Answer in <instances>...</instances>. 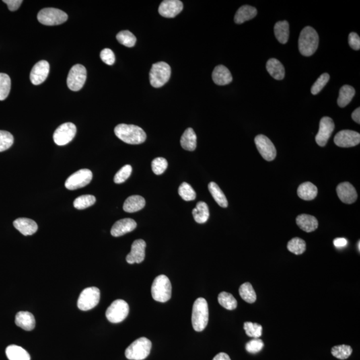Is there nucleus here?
<instances>
[{
    "instance_id": "f257e3e1",
    "label": "nucleus",
    "mask_w": 360,
    "mask_h": 360,
    "mask_svg": "<svg viewBox=\"0 0 360 360\" xmlns=\"http://www.w3.org/2000/svg\"><path fill=\"white\" fill-rule=\"evenodd\" d=\"M114 133L119 139L132 145L144 143L147 137L146 134L139 126L124 124L117 126Z\"/></svg>"
},
{
    "instance_id": "f03ea898",
    "label": "nucleus",
    "mask_w": 360,
    "mask_h": 360,
    "mask_svg": "<svg viewBox=\"0 0 360 360\" xmlns=\"http://www.w3.org/2000/svg\"><path fill=\"white\" fill-rule=\"evenodd\" d=\"M319 46V36L316 31L310 26L303 28L299 35V51L303 56H312Z\"/></svg>"
},
{
    "instance_id": "7ed1b4c3",
    "label": "nucleus",
    "mask_w": 360,
    "mask_h": 360,
    "mask_svg": "<svg viewBox=\"0 0 360 360\" xmlns=\"http://www.w3.org/2000/svg\"><path fill=\"white\" fill-rule=\"evenodd\" d=\"M209 320V309L207 301L199 297L194 303L192 309V322L194 330L202 332L206 328Z\"/></svg>"
},
{
    "instance_id": "20e7f679",
    "label": "nucleus",
    "mask_w": 360,
    "mask_h": 360,
    "mask_svg": "<svg viewBox=\"0 0 360 360\" xmlns=\"http://www.w3.org/2000/svg\"><path fill=\"white\" fill-rule=\"evenodd\" d=\"M151 295L154 300L164 303L172 296V284L165 275L157 276L151 286Z\"/></svg>"
},
{
    "instance_id": "39448f33",
    "label": "nucleus",
    "mask_w": 360,
    "mask_h": 360,
    "mask_svg": "<svg viewBox=\"0 0 360 360\" xmlns=\"http://www.w3.org/2000/svg\"><path fill=\"white\" fill-rule=\"evenodd\" d=\"M151 342L146 338L135 340L126 350V357L130 360H145L150 354Z\"/></svg>"
},
{
    "instance_id": "423d86ee",
    "label": "nucleus",
    "mask_w": 360,
    "mask_h": 360,
    "mask_svg": "<svg viewBox=\"0 0 360 360\" xmlns=\"http://www.w3.org/2000/svg\"><path fill=\"white\" fill-rule=\"evenodd\" d=\"M171 76V68L164 62L153 64L149 72V81L155 88L162 87L169 81Z\"/></svg>"
},
{
    "instance_id": "0eeeda50",
    "label": "nucleus",
    "mask_w": 360,
    "mask_h": 360,
    "mask_svg": "<svg viewBox=\"0 0 360 360\" xmlns=\"http://www.w3.org/2000/svg\"><path fill=\"white\" fill-rule=\"evenodd\" d=\"M68 18L67 13L53 7L42 9L38 14V21L46 26H57L62 24L66 22Z\"/></svg>"
},
{
    "instance_id": "6e6552de",
    "label": "nucleus",
    "mask_w": 360,
    "mask_h": 360,
    "mask_svg": "<svg viewBox=\"0 0 360 360\" xmlns=\"http://www.w3.org/2000/svg\"><path fill=\"white\" fill-rule=\"evenodd\" d=\"M130 307L123 299H117L107 309L106 316L109 322L118 324L123 322L129 314Z\"/></svg>"
},
{
    "instance_id": "1a4fd4ad",
    "label": "nucleus",
    "mask_w": 360,
    "mask_h": 360,
    "mask_svg": "<svg viewBox=\"0 0 360 360\" xmlns=\"http://www.w3.org/2000/svg\"><path fill=\"white\" fill-rule=\"evenodd\" d=\"M100 299V291L98 288L89 287L83 289L77 300V307L82 311L94 308Z\"/></svg>"
},
{
    "instance_id": "9d476101",
    "label": "nucleus",
    "mask_w": 360,
    "mask_h": 360,
    "mask_svg": "<svg viewBox=\"0 0 360 360\" xmlns=\"http://www.w3.org/2000/svg\"><path fill=\"white\" fill-rule=\"evenodd\" d=\"M87 71L84 66L76 64L71 68L68 74L67 84L71 90L77 91L82 88L86 80Z\"/></svg>"
},
{
    "instance_id": "9b49d317",
    "label": "nucleus",
    "mask_w": 360,
    "mask_h": 360,
    "mask_svg": "<svg viewBox=\"0 0 360 360\" xmlns=\"http://www.w3.org/2000/svg\"><path fill=\"white\" fill-rule=\"evenodd\" d=\"M92 172L88 169H81L73 173L66 180V188L69 190H75L88 185L92 180Z\"/></svg>"
},
{
    "instance_id": "f8f14e48",
    "label": "nucleus",
    "mask_w": 360,
    "mask_h": 360,
    "mask_svg": "<svg viewBox=\"0 0 360 360\" xmlns=\"http://www.w3.org/2000/svg\"><path fill=\"white\" fill-rule=\"evenodd\" d=\"M76 132L74 124L70 122L62 124L54 132V141L58 145H65L74 138Z\"/></svg>"
},
{
    "instance_id": "ddd939ff",
    "label": "nucleus",
    "mask_w": 360,
    "mask_h": 360,
    "mask_svg": "<svg viewBox=\"0 0 360 360\" xmlns=\"http://www.w3.org/2000/svg\"><path fill=\"white\" fill-rule=\"evenodd\" d=\"M255 144L257 149L263 158L267 161H272L276 158L277 151L275 145L271 140L264 135H258L255 138Z\"/></svg>"
},
{
    "instance_id": "4468645a",
    "label": "nucleus",
    "mask_w": 360,
    "mask_h": 360,
    "mask_svg": "<svg viewBox=\"0 0 360 360\" xmlns=\"http://www.w3.org/2000/svg\"><path fill=\"white\" fill-rule=\"evenodd\" d=\"M334 128V122L330 117H324L321 119L318 133L316 136V142L318 145L324 147L326 145Z\"/></svg>"
},
{
    "instance_id": "2eb2a0df",
    "label": "nucleus",
    "mask_w": 360,
    "mask_h": 360,
    "mask_svg": "<svg viewBox=\"0 0 360 360\" xmlns=\"http://www.w3.org/2000/svg\"><path fill=\"white\" fill-rule=\"evenodd\" d=\"M334 143L340 147H351L360 143V134L352 130H342L336 134Z\"/></svg>"
},
{
    "instance_id": "dca6fc26",
    "label": "nucleus",
    "mask_w": 360,
    "mask_h": 360,
    "mask_svg": "<svg viewBox=\"0 0 360 360\" xmlns=\"http://www.w3.org/2000/svg\"><path fill=\"white\" fill-rule=\"evenodd\" d=\"M146 243L143 239H137L132 245L131 252L126 257L128 264H140L144 260L145 256Z\"/></svg>"
},
{
    "instance_id": "f3484780",
    "label": "nucleus",
    "mask_w": 360,
    "mask_h": 360,
    "mask_svg": "<svg viewBox=\"0 0 360 360\" xmlns=\"http://www.w3.org/2000/svg\"><path fill=\"white\" fill-rule=\"evenodd\" d=\"M183 3L179 0H165L159 6L158 11L161 16L173 18L182 11Z\"/></svg>"
},
{
    "instance_id": "a211bd4d",
    "label": "nucleus",
    "mask_w": 360,
    "mask_h": 360,
    "mask_svg": "<svg viewBox=\"0 0 360 360\" xmlns=\"http://www.w3.org/2000/svg\"><path fill=\"white\" fill-rule=\"evenodd\" d=\"M50 72V64L45 60L38 62L33 67L30 73V80L34 85H40L44 82Z\"/></svg>"
},
{
    "instance_id": "6ab92c4d",
    "label": "nucleus",
    "mask_w": 360,
    "mask_h": 360,
    "mask_svg": "<svg viewBox=\"0 0 360 360\" xmlns=\"http://www.w3.org/2000/svg\"><path fill=\"white\" fill-rule=\"evenodd\" d=\"M336 191L338 197L344 203L353 204L357 200L358 194L356 189L349 182L341 183L338 185Z\"/></svg>"
},
{
    "instance_id": "aec40b11",
    "label": "nucleus",
    "mask_w": 360,
    "mask_h": 360,
    "mask_svg": "<svg viewBox=\"0 0 360 360\" xmlns=\"http://www.w3.org/2000/svg\"><path fill=\"white\" fill-rule=\"evenodd\" d=\"M137 227V223L131 218L120 219L116 221L111 229V234L114 237H120L131 232Z\"/></svg>"
},
{
    "instance_id": "412c9836",
    "label": "nucleus",
    "mask_w": 360,
    "mask_h": 360,
    "mask_svg": "<svg viewBox=\"0 0 360 360\" xmlns=\"http://www.w3.org/2000/svg\"><path fill=\"white\" fill-rule=\"evenodd\" d=\"M212 79L216 84L225 85L230 83L233 80V77L231 72L225 66L219 65L214 68Z\"/></svg>"
},
{
    "instance_id": "4be33fe9",
    "label": "nucleus",
    "mask_w": 360,
    "mask_h": 360,
    "mask_svg": "<svg viewBox=\"0 0 360 360\" xmlns=\"http://www.w3.org/2000/svg\"><path fill=\"white\" fill-rule=\"evenodd\" d=\"M13 226L24 235L34 234L38 229L36 221L25 217L15 219L13 221Z\"/></svg>"
},
{
    "instance_id": "5701e85b",
    "label": "nucleus",
    "mask_w": 360,
    "mask_h": 360,
    "mask_svg": "<svg viewBox=\"0 0 360 360\" xmlns=\"http://www.w3.org/2000/svg\"><path fill=\"white\" fill-rule=\"evenodd\" d=\"M15 324L26 331H32L36 326L34 315L29 311H19L15 316Z\"/></svg>"
},
{
    "instance_id": "b1692460",
    "label": "nucleus",
    "mask_w": 360,
    "mask_h": 360,
    "mask_svg": "<svg viewBox=\"0 0 360 360\" xmlns=\"http://www.w3.org/2000/svg\"><path fill=\"white\" fill-rule=\"evenodd\" d=\"M296 223L299 228L307 233L316 230L318 227V221L316 217L307 214L297 216Z\"/></svg>"
},
{
    "instance_id": "393cba45",
    "label": "nucleus",
    "mask_w": 360,
    "mask_h": 360,
    "mask_svg": "<svg viewBox=\"0 0 360 360\" xmlns=\"http://www.w3.org/2000/svg\"><path fill=\"white\" fill-rule=\"evenodd\" d=\"M257 13H258V11L254 7L248 5H243L239 7L235 13V23H236L237 24H241V23H244L245 21L251 20L256 16Z\"/></svg>"
},
{
    "instance_id": "a878e982",
    "label": "nucleus",
    "mask_w": 360,
    "mask_h": 360,
    "mask_svg": "<svg viewBox=\"0 0 360 360\" xmlns=\"http://www.w3.org/2000/svg\"><path fill=\"white\" fill-rule=\"evenodd\" d=\"M297 195L301 199L310 201L315 199L318 195V188L312 183H303L297 188Z\"/></svg>"
},
{
    "instance_id": "bb28decb",
    "label": "nucleus",
    "mask_w": 360,
    "mask_h": 360,
    "mask_svg": "<svg viewBox=\"0 0 360 360\" xmlns=\"http://www.w3.org/2000/svg\"><path fill=\"white\" fill-rule=\"evenodd\" d=\"M145 205V199L141 196H131L124 202L123 209L128 213H134L143 209Z\"/></svg>"
},
{
    "instance_id": "cd10ccee",
    "label": "nucleus",
    "mask_w": 360,
    "mask_h": 360,
    "mask_svg": "<svg viewBox=\"0 0 360 360\" xmlns=\"http://www.w3.org/2000/svg\"><path fill=\"white\" fill-rule=\"evenodd\" d=\"M180 144L183 148L186 150H195L197 146V136L192 128H189L185 130L181 138Z\"/></svg>"
},
{
    "instance_id": "c85d7f7f",
    "label": "nucleus",
    "mask_w": 360,
    "mask_h": 360,
    "mask_svg": "<svg viewBox=\"0 0 360 360\" xmlns=\"http://www.w3.org/2000/svg\"><path fill=\"white\" fill-rule=\"evenodd\" d=\"M266 69L270 75L278 80L283 79L285 76V69L284 66L279 60L275 58H271L268 60L266 64Z\"/></svg>"
},
{
    "instance_id": "c756f323",
    "label": "nucleus",
    "mask_w": 360,
    "mask_h": 360,
    "mask_svg": "<svg viewBox=\"0 0 360 360\" xmlns=\"http://www.w3.org/2000/svg\"><path fill=\"white\" fill-rule=\"evenodd\" d=\"M5 354L9 360H30V354L20 346L10 345L7 346Z\"/></svg>"
},
{
    "instance_id": "7c9ffc66",
    "label": "nucleus",
    "mask_w": 360,
    "mask_h": 360,
    "mask_svg": "<svg viewBox=\"0 0 360 360\" xmlns=\"http://www.w3.org/2000/svg\"><path fill=\"white\" fill-rule=\"evenodd\" d=\"M274 34L278 42L286 44L289 39V23L286 20L278 21L274 26Z\"/></svg>"
},
{
    "instance_id": "2f4dec72",
    "label": "nucleus",
    "mask_w": 360,
    "mask_h": 360,
    "mask_svg": "<svg viewBox=\"0 0 360 360\" xmlns=\"http://www.w3.org/2000/svg\"><path fill=\"white\" fill-rule=\"evenodd\" d=\"M194 218L198 223H204L210 217L209 208L207 204L204 202H198L196 207L192 211Z\"/></svg>"
},
{
    "instance_id": "473e14b6",
    "label": "nucleus",
    "mask_w": 360,
    "mask_h": 360,
    "mask_svg": "<svg viewBox=\"0 0 360 360\" xmlns=\"http://www.w3.org/2000/svg\"><path fill=\"white\" fill-rule=\"evenodd\" d=\"M356 91L354 87L349 85H344L340 89L339 98L338 99V104L340 108L347 106L351 102Z\"/></svg>"
},
{
    "instance_id": "72a5a7b5",
    "label": "nucleus",
    "mask_w": 360,
    "mask_h": 360,
    "mask_svg": "<svg viewBox=\"0 0 360 360\" xmlns=\"http://www.w3.org/2000/svg\"><path fill=\"white\" fill-rule=\"evenodd\" d=\"M208 189L212 197L215 200L216 203L218 204L221 208H227L228 206V202L222 190L218 186V185L215 182H210L208 185Z\"/></svg>"
},
{
    "instance_id": "f704fd0d",
    "label": "nucleus",
    "mask_w": 360,
    "mask_h": 360,
    "mask_svg": "<svg viewBox=\"0 0 360 360\" xmlns=\"http://www.w3.org/2000/svg\"><path fill=\"white\" fill-rule=\"evenodd\" d=\"M239 295L246 302L249 303H254L256 301L257 295L252 284L249 282L243 284L239 287Z\"/></svg>"
},
{
    "instance_id": "c9c22d12",
    "label": "nucleus",
    "mask_w": 360,
    "mask_h": 360,
    "mask_svg": "<svg viewBox=\"0 0 360 360\" xmlns=\"http://www.w3.org/2000/svg\"><path fill=\"white\" fill-rule=\"evenodd\" d=\"M218 302L221 306L228 310H233L237 306V301L231 293L223 291L218 295Z\"/></svg>"
},
{
    "instance_id": "e433bc0d",
    "label": "nucleus",
    "mask_w": 360,
    "mask_h": 360,
    "mask_svg": "<svg viewBox=\"0 0 360 360\" xmlns=\"http://www.w3.org/2000/svg\"><path fill=\"white\" fill-rule=\"evenodd\" d=\"M287 248L289 252L295 255H301L305 252L306 244L303 239L294 237L288 243Z\"/></svg>"
},
{
    "instance_id": "4c0bfd02",
    "label": "nucleus",
    "mask_w": 360,
    "mask_h": 360,
    "mask_svg": "<svg viewBox=\"0 0 360 360\" xmlns=\"http://www.w3.org/2000/svg\"><path fill=\"white\" fill-rule=\"evenodd\" d=\"M11 89V79L6 73H0V100H5Z\"/></svg>"
},
{
    "instance_id": "58836bf2",
    "label": "nucleus",
    "mask_w": 360,
    "mask_h": 360,
    "mask_svg": "<svg viewBox=\"0 0 360 360\" xmlns=\"http://www.w3.org/2000/svg\"><path fill=\"white\" fill-rule=\"evenodd\" d=\"M178 193L180 197L185 201H193L196 198L195 191L190 184L186 182L182 183L179 187Z\"/></svg>"
},
{
    "instance_id": "ea45409f",
    "label": "nucleus",
    "mask_w": 360,
    "mask_h": 360,
    "mask_svg": "<svg viewBox=\"0 0 360 360\" xmlns=\"http://www.w3.org/2000/svg\"><path fill=\"white\" fill-rule=\"evenodd\" d=\"M117 40L124 46L132 48L135 46L136 38L130 31L124 30L119 32L116 36Z\"/></svg>"
},
{
    "instance_id": "a19ab883",
    "label": "nucleus",
    "mask_w": 360,
    "mask_h": 360,
    "mask_svg": "<svg viewBox=\"0 0 360 360\" xmlns=\"http://www.w3.org/2000/svg\"><path fill=\"white\" fill-rule=\"evenodd\" d=\"M95 198L92 195H83L77 198L73 202V206L77 210H84L95 203Z\"/></svg>"
},
{
    "instance_id": "79ce46f5",
    "label": "nucleus",
    "mask_w": 360,
    "mask_h": 360,
    "mask_svg": "<svg viewBox=\"0 0 360 360\" xmlns=\"http://www.w3.org/2000/svg\"><path fill=\"white\" fill-rule=\"evenodd\" d=\"M352 348L350 346L340 345L334 346L332 349V355L340 360H346L351 356Z\"/></svg>"
},
{
    "instance_id": "37998d69",
    "label": "nucleus",
    "mask_w": 360,
    "mask_h": 360,
    "mask_svg": "<svg viewBox=\"0 0 360 360\" xmlns=\"http://www.w3.org/2000/svg\"><path fill=\"white\" fill-rule=\"evenodd\" d=\"M244 328L247 336L253 338H259L262 334V326L257 323H244Z\"/></svg>"
},
{
    "instance_id": "c03bdc74",
    "label": "nucleus",
    "mask_w": 360,
    "mask_h": 360,
    "mask_svg": "<svg viewBox=\"0 0 360 360\" xmlns=\"http://www.w3.org/2000/svg\"><path fill=\"white\" fill-rule=\"evenodd\" d=\"M13 137L9 132L0 130V152L8 149L13 145Z\"/></svg>"
},
{
    "instance_id": "a18cd8bd",
    "label": "nucleus",
    "mask_w": 360,
    "mask_h": 360,
    "mask_svg": "<svg viewBox=\"0 0 360 360\" xmlns=\"http://www.w3.org/2000/svg\"><path fill=\"white\" fill-rule=\"evenodd\" d=\"M132 172V167L130 165H126L122 167L114 177V182L116 184H122L126 182L130 176H131Z\"/></svg>"
},
{
    "instance_id": "49530a36",
    "label": "nucleus",
    "mask_w": 360,
    "mask_h": 360,
    "mask_svg": "<svg viewBox=\"0 0 360 360\" xmlns=\"http://www.w3.org/2000/svg\"><path fill=\"white\" fill-rule=\"evenodd\" d=\"M330 75L328 73H324L321 75L318 79H317L316 82L314 83L311 89V92L313 95H317L322 90L323 88L326 85L328 81L330 80Z\"/></svg>"
},
{
    "instance_id": "de8ad7c7",
    "label": "nucleus",
    "mask_w": 360,
    "mask_h": 360,
    "mask_svg": "<svg viewBox=\"0 0 360 360\" xmlns=\"http://www.w3.org/2000/svg\"><path fill=\"white\" fill-rule=\"evenodd\" d=\"M167 165L168 163L163 157H157L151 162V168L153 173L156 175L162 174L166 170Z\"/></svg>"
},
{
    "instance_id": "09e8293b",
    "label": "nucleus",
    "mask_w": 360,
    "mask_h": 360,
    "mask_svg": "<svg viewBox=\"0 0 360 360\" xmlns=\"http://www.w3.org/2000/svg\"><path fill=\"white\" fill-rule=\"evenodd\" d=\"M264 346V344L262 340L259 339V338H254L246 344V350L249 353L254 354L260 352Z\"/></svg>"
},
{
    "instance_id": "8fccbe9b",
    "label": "nucleus",
    "mask_w": 360,
    "mask_h": 360,
    "mask_svg": "<svg viewBox=\"0 0 360 360\" xmlns=\"http://www.w3.org/2000/svg\"><path fill=\"white\" fill-rule=\"evenodd\" d=\"M100 58L102 61L106 64L107 65L112 66L116 61V57H115L114 53L112 50L106 48L101 52Z\"/></svg>"
},
{
    "instance_id": "3c124183",
    "label": "nucleus",
    "mask_w": 360,
    "mask_h": 360,
    "mask_svg": "<svg viewBox=\"0 0 360 360\" xmlns=\"http://www.w3.org/2000/svg\"><path fill=\"white\" fill-rule=\"evenodd\" d=\"M348 43L352 49L354 50L360 49V38L356 33H350L349 37H348Z\"/></svg>"
},
{
    "instance_id": "603ef678",
    "label": "nucleus",
    "mask_w": 360,
    "mask_h": 360,
    "mask_svg": "<svg viewBox=\"0 0 360 360\" xmlns=\"http://www.w3.org/2000/svg\"><path fill=\"white\" fill-rule=\"evenodd\" d=\"M3 2L6 3L9 10L11 11H16L20 7L23 1L21 0H3Z\"/></svg>"
},
{
    "instance_id": "864d4df0",
    "label": "nucleus",
    "mask_w": 360,
    "mask_h": 360,
    "mask_svg": "<svg viewBox=\"0 0 360 360\" xmlns=\"http://www.w3.org/2000/svg\"><path fill=\"white\" fill-rule=\"evenodd\" d=\"M334 246L336 247V248H344V247L347 246L348 240L345 238H343V237H338V238H336L334 239Z\"/></svg>"
},
{
    "instance_id": "5fc2aeb1",
    "label": "nucleus",
    "mask_w": 360,
    "mask_h": 360,
    "mask_svg": "<svg viewBox=\"0 0 360 360\" xmlns=\"http://www.w3.org/2000/svg\"><path fill=\"white\" fill-rule=\"evenodd\" d=\"M352 118L353 119L354 121L356 122L358 124H360V108H358L354 111V112L352 114Z\"/></svg>"
},
{
    "instance_id": "6e6d98bb",
    "label": "nucleus",
    "mask_w": 360,
    "mask_h": 360,
    "mask_svg": "<svg viewBox=\"0 0 360 360\" xmlns=\"http://www.w3.org/2000/svg\"><path fill=\"white\" fill-rule=\"evenodd\" d=\"M213 360H231V359L227 354L221 352V353L217 354V355L214 358Z\"/></svg>"
},
{
    "instance_id": "4d7b16f0",
    "label": "nucleus",
    "mask_w": 360,
    "mask_h": 360,
    "mask_svg": "<svg viewBox=\"0 0 360 360\" xmlns=\"http://www.w3.org/2000/svg\"><path fill=\"white\" fill-rule=\"evenodd\" d=\"M358 250H359V252H360V241H359V242H358Z\"/></svg>"
}]
</instances>
